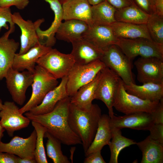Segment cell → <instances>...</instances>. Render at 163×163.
<instances>
[{"label":"cell","mask_w":163,"mask_h":163,"mask_svg":"<svg viewBox=\"0 0 163 163\" xmlns=\"http://www.w3.org/2000/svg\"><path fill=\"white\" fill-rule=\"evenodd\" d=\"M70 98L67 96L61 99L47 113L34 115L27 112L24 115L30 121L37 122L45 127L47 132L61 143L67 145L82 144L80 139L72 131L68 123Z\"/></svg>","instance_id":"1"},{"label":"cell","mask_w":163,"mask_h":163,"mask_svg":"<svg viewBox=\"0 0 163 163\" xmlns=\"http://www.w3.org/2000/svg\"><path fill=\"white\" fill-rule=\"evenodd\" d=\"M101 115V109L97 104H92L90 108L84 109L70 103L68 123L80 139L85 153L94 139Z\"/></svg>","instance_id":"2"},{"label":"cell","mask_w":163,"mask_h":163,"mask_svg":"<svg viewBox=\"0 0 163 163\" xmlns=\"http://www.w3.org/2000/svg\"><path fill=\"white\" fill-rule=\"evenodd\" d=\"M33 73L31 97L26 104L19 109L22 114L39 105L46 94L58 84L57 79L38 65H36Z\"/></svg>","instance_id":"3"},{"label":"cell","mask_w":163,"mask_h":163,"mask_svg":"<svg viewBox=\"0 0 163 163\" xmlns=\"http://www.w3.org/2000/svg\"><path fill=\"white\" fill-rule=\"evenodd\" d=\"M100 60L107 67L114 72L124 83H135L132 72L131 59L116 45H112L103 50Z\"/></svg>","instance_id":"4"},{"label":"cell","mask_w":163,"mask_h":163,"mask_svg":"<svg viewBox=\"0 0 163 163\" xmlns=\"http://www.w3.org/2000/svg\"><path fill=\"white\" fill-rule=\"evenodd\" d=\"M116 45L132 60L138 56L155 57L163 59V44L152 40L144 38H118Z\"/></svg>","instance_id":"5"},{"label":"cell","mask_w":163,"mask_h":163,"mask_svg":"<svg viewBox=\"0 0 163 163\" xmlns=\"http://www.w3.org/2000/svg\"><path fill=\"white\" fill-rule=\"evenodd\" d=\"M160 101L144 100L128 93L125 90L123 82L120 79L113 107L125 114L139 112L151 113L156 109Z\"/></svg>","instance_id":"6"},{"label":"cell","mask_w":163,"mask_h":163,"mask_svg":"<svg viewBox=\"0 0 163 163\" xmlns=\"http://www.w3.org/2000/svg\"><path fill=\"white\" fill-rule=\"evenodd\" d=\"M106 66L100 59L89 63H75L67 76L68 95L71 97L82 86L92 81L98 73Z\"/></svg>","instance_id":"7"},{"label":"cell","mask_w":163,"mask_h":163,"mask_svg":"<svg viewBox=\"0 0 163 163\" xmlns=\"http://www.w3.org/2000/svg\"><path fill=\"white\" fill-rule=\"evenodd\" d=\"M75 64L71 54L62 53L52 48L37 60L36 64L43 68L56 79L68 75Z\"/></svg>","instance_id":"8"},{"label":"cell","mask_w":163,"mask_h":163,"mask_svg":"<svg viewBox=\"0 0 163 163\" xmlns=\"http://www.w3.org/2000/svg\"><path fill=\"white\" fill-rule=\"evenodd\" d=\"M101 72L95 99L101 100L104 103L110 117L114 115L113 104L121 78L113 71L106 67L101 70Z\"/></svg>","instance_id":"9"},{"label":"cell","mask_w":163,"mask_h":163,"mask_svg":"<svg viewBox=\"0 0 163 163\" xmlns=\"http://www.w3.org/2000/svg\"><path fill=\"white\" fill-rule=\"evenodd\" d=\"M5 78L14 102L19 105H23L26 100L27 90L33 82V73L27 70L19 71L11 67Z\"/></svg>","instance_id":"10"},{"label":"cell","mask_w":163,"mask_h":163,"mask_svg":"<svg viewBox=\"0 0 163 163\" xmlns=\"http://www.w3.org/2000/svg\"><path fill=\"white\" fill-rule=\"evenodd\" d=\"M134 64L139 82L163 83V59L155 57H140Z\"/></svg>","instance_id":"11"},{"label":"cell","mask_w":163,"mask_h":163,"mask_svg":"<svg viewBox=\"0 0 163 163\" xmlns=\"http://www.w3.org/2000/svg\"><path fill=\"white\" fill-rule=\"evenodd\" d=\"M19 109L14 102L6 101L0 110V124L10 137L15 131L27 127L30 121L19 112Z\"/></svg>","instance_id":"12"},{"label":"cell","mask_w":163,"mask_h":163,"mask_svg":"<svg viewBox=\"0 0 163 163\" xmlns=\"http://www.w3.org/2000/svg\"><path fill=\"white\" fill-rule=\"evenodd\" d=\"M12 18L13 22L21 30L20 48L18 54H23L40 43L37 30L44 21V19H39L34 22L30 20H25L18 12L12 14Z\"/></svg>","instance_id":"13"},{"label":"cell","mask_w":163,"mask_h":163,"mask_svg":"<svg viewBox=\"0 0 163 163\" xmlns=\"http://www.w3.org/2000/svg\"><path fill=\"white\" fill-rule=\"evenodd\" d=\"M155 123L151 113L139 112L123 116L114 115L110 117L111 127L121 129L128 128L137 130H149Z\"/></svg>","instance_id":"14"},{"label":"cell","mask_w":163,"mask_h":163,"mask_svg":"<svg viewBox=\"0 0 163 163\" xmlns=\"http://www.w3.org/2000/svg\"><path fill=\"white\" fill-rule=\"evenodd\" d=\"M37 133L34 130L28 137L14 136L8 143L0 141V152L14 155L21 158H34Z\"/></svg>","instance_id":"15"},{"label":"cell","mask_w":163,"mask_h":163,"mask_svg":"<svg viewBox=\"0 0 163 163\" xmlns=\"http://www.w3.org/2000/svg\"><path fill=\"white\" fill-rule=\"evenodd\" d=\"M14 30L9 29L0 37V81L5 78L8 70L12 67L16 52L19 47V42L9 38Z\"/></svg>","instance_id":"16"},{"label":"cell","mask_w":163,"mask_h":163,"mask_svg":"<svg viewBox=\"0 0 163 163\" xmlns=\"http://www.w3.org/2000/svg\"><path fill=\"white\" fill-rule=\"evenodd\" d=\"M72 49L71 54L75 63L84 65L101 59L103 51L82 38L71 43Z\"/></svg>","instance_id":"17"},{"label":"cell","mask_w":163,"mask_h":163,"mask_svg":"<svg viewBox=\"0 0 163 163\" xmlns=\"http://www.w3.org/2000/svg\"><path fill=\"white\" fill-rule=\"evenodd\" d=\"M82 38L103 51L112 45H116L118 40L110 26L105 25L89 26Z\"/></svg>","instance_id":"18"},{"label":"cell","mask_w":163,"mask_h":163,"mask_svg":"<svg viewBox=\"0 0 163 163\" xmlns=\"http://www.w3.org/2000/svg\"><path fill=\"white\" fill-rule=\"evenodd\" d=\"M67 76L62 78L60 84L46 94L41 102L28 112L31 114L38 115L52 111L59 101L69 96L67 91Z\"/></svg>","instance_id":"19"},{"label":"cell","mask_w":163,"mask_h":163,"mask_svg":"<svg viewBox=\"0 0 163 163\" xmlns=\"http://www.w3.org/2000/svg\"><path fill=\"white\" fill-rule=\"evenodd\" d=\"M52 48L39 43L24 53H16L12 68L19 71L25 69L34 73L37 60Z\"/></svg>","instance_id":"20"},{"label":"cell","mask_w":163,"mask_h":163,"mask_svg":"<svg viewBox=\"0 0 163 163\" xmlns=\"http://www.w3.org/2000/svg\"><path fill=\"white\" fill-rule=\"evenodd\" d=\"M63 19H76L92 25L91 7L87 0H69L62 4Z\"/></svg>","instance_id":"21"},{"label":"cell","mask_w":163,"mask_h":163,"mask_svg":"<svg viewBox=\"0 0 163 163\" xmlns=\"http://www.w3.org/2000/svg\"><path fill=\"white\" fill-rule=\"evenodd\" d=\"M48 3L54 14V20L49 28L46 30H41L40 27L37 30V33L40 43L52 47L56 42L55 37L57 30L63 20L62 5L58 0H43Z\"/></svg>","instance_id":"22"},{"label":"cell","mask_w":163,"mask_h":163,"mask_svg":"<svg viewBox=\"0 0 163 163\" xmlns=\"http://www.w3.org/2000/svg\"><path fill=\"white\" fill-rule=\"evenodd\" d=\"M89 27L86 22L82 21L76 19L65 20L58 27L56 37L58 40L72 43L82 38Z\"/></svg>","instance_id":"23"},{"label":"cell","mask_w":163,"mask_h":163,"mask_svg":"<svg viewBox=\"0 0 163 163\" xmlns=\"http://www.w3.org/2000/svg\"><path fill=\"white\" fill-rule=\"evenodd\" d=\"M123 84L127 92L143 100L154 101L163 98V83H146L138 85L135 83L126 85L123 82Z\"/></svg>","instance_id":"24"},{"label":"cell","mask_w":163,"mask_h":163,"mask_svg":"<svg viewBox=\"0 0 163 163\" xmlns=\"http://www.w3.org/2000/svg\"><path fill=\"white\" fill-rule=\"evenodd\" d=\"M112 131L110 125V117L106 114H102L99 120L97 130L94 139L85 152L86 156L98 151H101L107 145L112 137Z\"/></svg>","instance_id":"25"},{"label":"cell","mask_w":163,"mask_h":163,"mask_svg":"<svg viewBox=\"0 0 163 163\" xmlns=\"http://www.w3.org/2000/svg\"><path fill=\"white\" fill-rule=\"evenodd\" d=\"M101 76V71L90 82L81 87L70 98V103L83 109H88L95 99L97 88Z\"/></svg>","instance_id":"26"},{"label":"cell","mask_w":163,"mask_h":163,"mask_svg":"<svg viewBox=\"0 0 163 163\" xmlns=\"http://www.w3.org/2000/svg\"><path fill=\"white\" fill-rule=\"evenodd\" d=\"M110 26L117 38L131 39L144 38L152 40L146 24H137L116 21Z\"/></svg>","instance_id":"27"},{"label":"cell","mask_w":163,"mask_h":163,"mask_svg":"<svg viewBox=\"0 0 163 163\" xmlns=\"http://www.w3.org/2000/svg\"><path fill=\"white\" fill-rule=\"evenodd\" d=\"M136 144L142 152L141 163H163V145L152 140L148 136Z\"/></svg>","instance_id":"28"},{"label":"cell","mask_w":163,"mask_h":163,"mask_svg":"<svg viewBox=\"0 0 163 163\" xmlns=\"http://www.w3.org/2000/svg\"><path fill=\"white\" fill-rule=\"evenodd\" d=\"M150 15L142 10L134 2L130 5L117 9L115 18L117 22L146 24Z\"/></svg>","instance_id":"29"},{"label":"cell","mask_w":163,"mask_h":163,"mask_svg":"<svg viewBox=\"0 0 163 163\" xmlns=\"http://www.w3.org/2000/svg\"><path fill=\"white\" fill-rule=\"evenodd\" d=\"M116 9L106 0L91 7L92 25H110L116 22Z\"/></svg>","instance_id":"30"},{"label":"cell","mask_w":163,"mask_h":163,"mask_svg":"<svg viewBox=\"0 0 163 163\" xmlns=\"http://www.w3.org/2000/svg\"><path fill=\"white\" fill-rule=\"evenodd\" d=\"M111 128L112 131V137L111 140L107 145L110 152L109 163H118V157L121 151L131 145L136 144V142L122 136L121 129Z\"/></svg>","instance_id":"31"},{"label":"cell","mask_w":163,"mask_h":163,"mask_svg":"<svg viewBox=\"0 0 163 163\" xmlns=\"http://www.w3.org/2000/svg\"><path fill=\"white\" fill-rule=\"evenodd\" d=\"M44 137L47 138L46 148L47 155L54 163H70L61 150V142L47 131Z\"/></svg>","instance_id":"32"},{"label":"cell","mask_w":163,"mask_h":163,"mask_svg":"<svg viewBox=\"0 0 163 163\" xmlns=\"http://www.w3.org/2000/svg\"><path fill=\"white\" fill-rule=\"evenodd\" d=\"M31 121L32 125L37 133L34 152L35 159L37 163H48L43 142L45 133L47 131L46 129L37 122Z\"/></svg>","instance_id":"33"},{"label":"cell","mask_w":163,"mask_h":163,"mask_svg":"<svg viewBox=\"0 0 163 163\" xmlns=\"http://www.w3.org/2000/svg\"><path fill=\"white\" fill-rule=\"evenodd\" d=\"M146 24L152 40L163 44V17L150 14Z\"/></svg>","instance_id":"34"},{"label":"cell","mask_w":163,"mask_h":163,"mask_svg":"<svg viewBox=\"0 0 163 163\" xmlns=\"http://www.w3.org/2000/svg\"><path fill=\"white\" fill-rule=\"evenodd\" d=\"M12 15L10 7L0 6V32L3 27L8 29V22L10 24V29H15V24L13 21Z\"/></svg>","instance_id":"35"},{"label":"cell","mask_w":163,"mask_h":163,"mask_svg":"<svg viewBox=\"0 0 163 163\" xmlns=\"http://www.w3.org/2000/svg\"><path fill=\"white\" fill-rule=\"evenodd\" d=\"M149 131L151 139L163 145V123H155Z\"/></svg>","instance_id":"36"},{"label":"cell","mask_w":163,"mask_h":163,"mask_svg":"<svg viewBox=\"0 0 163 163\" xmlns=\"http://www.w3.org/2000/svg\"><path fill=\"white\" fill-rule=\"evenodd\" d=\"M29 2V0H0V6L10 7L14 6L22 10L27 6Z\"/></svg>","instance_id":"37"},{"label":"cell","mask_w":163,"mask_h":163,"mask_svg":"<svg viewBox=\"0 0 163 163\" xmlns=\"http://www.w3.org/2000/svg\"><path fill=\"white\" fill-rule=\"evenodd\" d=\"M84 163H106L101 154V151L93 152L86 156Z\"/></svg>","instance_id":"38"},{"label":"cell","mask_w":163,"mask_h":163,"mask_svg":"<svg viewBox=\"0 0 163 163\" xmlns=\"http://www.w3.org/2000/svg\"><path fill=\"white\" fill-rule=\"evenodd\" d=\"M152 14L163 17V0H150Z\"/></svg>","instance_id":"39"},{"label":"cell","mask_w":163,"mask_h":163,"mask_svg":"<svg viewBox=\"0 0 163 163\" xmlns=\"http://www.w3.org/2000/svg\"><path fill=\"white\" fill-rule=\"evenodd\" d=\"M151 113L155 123H163V98L160 100L156 109Z\"/></svg>","instance_id":"40"},{"label":"cell","mask_w":163,"mask_h":163,"mask_svg":"<svg viewBox=\"0 0 163 163\" xmlns=\"http://www.w3.org/2000/svg\"><path fill=\"white\" fill-rule=\"evenodd\" d=\"M117 9L129 6L134 3L133 0H106Z\"/></svg>","instance_id":"41"},{"label":"cell","mask_w":163,"mask_h":163,"mask_svg":"<svg viewBox=\"0 0 163 163\" xmlns=\"http://www.w3.org/2000/svg\"><path fill=\"white\" fill-rule=\"evenodd\" d=\"M18 156L8 152H0V163H18Z\"/></svg>","instance_id":"42"},{"label":"cell","mask_w":163,"mask_h":163,"mask_svg":"<svg viewBox=\"0 0 163 163\" xmlns=\"http://www.w3.org/2000/svg\"><path fill=\"white\" fill-rule=\"evenodd\" d=\"M135 3L140 9L147 13L152 14L150 0H133Z\"/></svg>","instance_id":"43"},{"label":"cell","mask_w":163,"mask_h":163,"mask_svg":"<svg viewBox=\"0 0 163 163\" xmlns=\"http://www.w3.org/2000/svg\"><path fill=\"white\" fill-rule=\"evenodd\" d=\"M34 158H21L18 157V163H36Z\"/></svg>","instance_id":"44"},{"label":"cell","mask_w":163,"mask_h":163,"mask_svg":"<svg viewBox=\"0 0 163 163\" xmlns=\"http://www.w3.org/2000/svg\"><path fill=\"white\" fill-rule=\"evenodd\" d=\"M91 6L98 4L101 2H102L106 0H87Z\"/></svg>","instance_id":"45"},{"label":"cell","mask_w":163,"mask_h":163,"mask_svg":"<svg viewBox=\"0 0 163 163\" xmlns=\"http://www.w3.org/2000/svg\"><path fill=\"white\" fill-rule=\"evenodd\" d=\"M5 129L1 126L0 124V141H1V139L4 135V132Z\"/></svg>","instance_id":"46"},{"label":"cell","mask_w":163,"mask_h":163,"mask_svg":"<svg viewBox=\"0 0 163 163\" xmlns=\"http://www.w3.org/2000/svg\"><path fill=\"white\" fill-rule=\"evenodd\" d=\"M3 105L2 101L1 99H0V110L2 109Z\"/></svg>","instance_id":"47"},{"label":"cell","mask_w":163,"mask_h":163,"mask_svg":"<svg viewBox=\"0 0 163 163\" xmlns=\"http://www.w3.org/2000/svg\"><path fill=\"white\" fill-rule=\"evenodd\" d=\"M62 5L63 3L69 0H58Z\"/></svg>","instance_id":"48"}]
</instances>
